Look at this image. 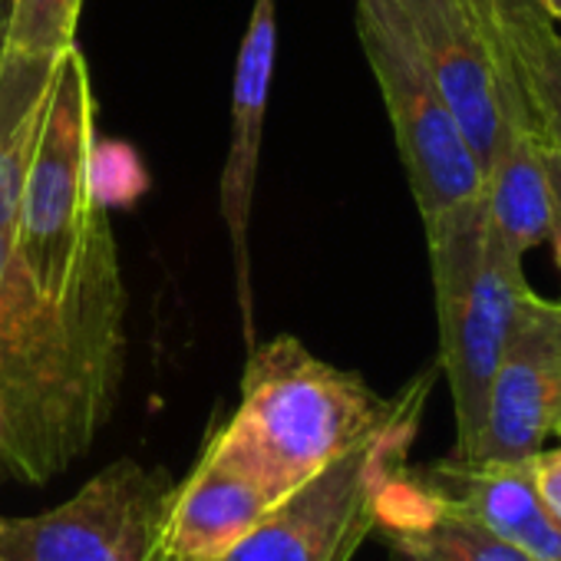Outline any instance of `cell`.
I'll return each mask as SVG.
<instances>
[{"label": "cell", "mask_w": 561, "mask_h": 561, "mask_svg": "<svg viewBox=\"0 0 561 561\" xmlns=\"http://www.w3.org/2000/svg\"><path fill=\"white\" fill-rule=\"evenodd\" d=\"M357 37L380 87L423 225L482 195V165L393 0H357Z\"/></svg>", "instance_id": "8992f818"}, {"label": "cell", "mask_w": 561, "mask_h": 561, "mask_svg": "<svg viewBox=\"0 0 561 561\" xmlns=\"http://www.w3.org/2000/svg\"><path fill=\"white\" fill-rule=\"evenodd\" d=\"M541 8L548 11V18H561V0H541Z\"/></svg>", "instance_id": "7402d4cb"}, {"label": "cell", "mask_w": 561, "mask_h": 561, "mask_svg": "<svg viewBox=\"0 0 561 561\" xmlns=\"http://www.w3.org/2000/svg\"><path fill=\"white\" fill-rule=\"evenodd\" d=\"M554 21V31H558V37H561V18H551Z\"/></svg>", "instance_id": "603a6c76"}, {"label": "cell", "mask_w": 561, "mask_h": 561, "mask_svg": "<svg viewBox=\"0 0 561 561\" xmlns=\"http://www.w3.org/2000/svg\"><path fill=\"white\" fill-rule=\"evenodd\" d=\"M416 476L443 505L476 518L535 561H561V518L538 492L535 456L518 462H469L453 456Z\"/></svg>", "instance_id": "7c38bea8"}, {"label": "cell", "mask_w": 561, "mask_h": 561, "mask_svg": "<svg viewBox=\"0 0 561 561\" xmlns=\"http://www.w3.org/2000/svg\"><path fill=\"white\" fill-rule=\"evenodd\" d=\"M83 0H14L8 54L31 60H60L77 47Z\"/></svg>", "instance_id": "e0dca14e"}, {"label": "cell", "mask_w": 561, "mask_h": 561, "mask_svg": "<svg viewBox=\"0 0 561 561\" xmlns=\"http://www.w3.org/2000/svg\"><path fill=\"white\" fill-rule=\"evenodd\" d=\"M0 430H4V420H0Z\"/></svg>", "instance_id": "cb8c5ba5"}, {"label": "cell", "mask_w": 561, "mask_h": 561, "mask_svg": "<svg viewBox=\"0 0 561 561\" xmlns=\"http://www.w3.org/2000/svg\"><path fill=\"white\" fill-rule=\"evenodd\" d=\"M277 60V0H254L251 21L234 60V83H231V142L221 169V218L234 251L238 271V305L244 318L248 347L254 344V321H251V277H248V225H251V202H254V179H257V152L264 133V113L274 80Z\"/></svg>", "instance_id": "8fae6325"}, {"label": "cell", "mask_w": 561, "mask_h": 561, "mask_svg": "<svg viewBox=\"0 0 561 561\" xmlns=\"http://www.w3.org/2000/svg\"><path fill=\"white\" fill-rule=\"evenodd\" d=\"M0 60H4V57H0Z\"/></svg>", "instance_id": "d4e9b609"}, {"label": "cell", "mask_w": 561, "mask_h": 561, "mask_svg": "<svg viewBox=\"0 0 561 561\" xmlns=\"http://www.w3.org/2000/svg\"><path fill=\"white\" fill-rule=\"evenodd\" d=\"M126 367V285L106 205L64 298L44 295L0 231V476L44 485L90 453Z\"/></svg>", "instance_id": "6da1fadb"}, {"label": "cell", "mask_w": 561, "mask_h": 561, "mask_svg": "<svg viewBox=\"0 0 561 561\" xmlns=\"http://www.w3.org/2000/svg\"><path fill=\"white\" fill-rule=\"evenodd\" d=\"M433 377V370H423L410 380L400 413L374 439L344 453L288 492L248 538L215 561H354L367 535L377 528V499L387 479L407 466ZM149 561L172 558L156 545Z\"/></svg>", "instance_id": "5b68a950"}, {"label": "cell", "mask_w": 561, "mask_h": 561, "mask_svg": "<svg viewBox=\"0 0 561 561\" xmlns=\"http://www.w3.org/2000/svg\"><path fill=\"white\" fill-rule=\"evenodd\" d=\"M561 433V305L525 298L499 357L469 462H518Z\"/></svg>", "instance_id": "ba28073f"}, {"label": "cell", "mask_w": 561, "mask_h": 561, "mask_svg": "<svg viewBox=\"0 0 561 561\" xmlns=\"http://www.w3.org/2000/svg\"><path fill=\"white\" fill-rule=\"evenodd\" d=\"M423 228L439 321V367L456 413L453 456L469 459L485 423L499 357L531 288L522 257L492 231L482 195Z\"/></svg>", "instance_id": "3957f363"}, {"label": "cell", "mask_w": 561, "mask_h": 561, "mask_svg": "<svg viewBox=\"0 0 561 561\" xmlns=\"http://www.w3.org/2000/svg\"><path fill=\"white\" fill-rule=\"evenodd\" d=\"M175 482L116 459L73 499L37 515H0V561H149Z\"/></svg>", "instance_id": "52a82bcc"}, {"label": "cell", "mask_w": 561, "mask_h": 561, "mask_svg": "<svg viewBox=\"0 0 561 561\" xmlns=\"http://www.w3.org/2000/svg\"><path fill=\"white\" fill-rule=\"evenodd\" d=\"M545 165H548V182H551V228H548V241H551L554 261L561 267V152L545 146Z\"/></svg>", "instance_id": "d6986e66"}, {"label": "cell", "mask_w": 561, "mask_h": 561, "mask_svg": "<svg viewBox=\"0 0 561 561\" xmlns=\"http://www.w3.org/2000/svg\"><path fill=\"white\" fill-rule=\"evenodd\" d=\"M443 100L485 169L502 133L505 77L469 0H393Z\"/></svg>", "instance_id": "9c48e42d"}, {"label": "cell", "mask_w": 561, "mask_h": 561, "mask_svg": "<svg viewBox=\"0 0 561 561\" xmlns=\"http://www.w3.org/2000/svg\"><path fill=\"white\" fill-rule=\"evenodd\" d=\"M380 397L360 374L314 357L285 334L251 344L234 416L215 426V439L264 476L280 495L374 439L403 407Z\"/></svg>", "instance_id": "7a4b0ae2"}, {"label": "cell", "mask_w": 561, "mask_h": 561, "mask_svg": "<svg viewBox=\"0 0 561 561\" xmlns=\"http://www.w3.org/2000/svg\"><path fill=\"white\" fill-rule=\"evenodd\" d=\"M495 60L528 123L548 149L561 152V37L541 4L485 24Z\"/></svg>", "instance_id": "9a60e30c"}, {"label": "cell", "mask_w": 561, "mask_h": 561, "mask_svg": "<svg viewBox=\"0 0 561 561\" xmlns=\"http://www.w3.org/2000/svg\"><path fill=\"white\" fill-rule=\"evenodd\" d=\"M100 208L90 64L80 47H70L54 64L47 110L11 234L18 261L44 295L64 298L73 288Z\"/></svg>", "instance_id": "277c9868"}, {"label": "cell", "mask_w": 561, "mask_h": 561, "mask_svg": "<svg viewBox=\"0 0 561 561\" xmlns=\"http://www.w3.org/2000/svg\"><path fill=\"white\" fill-rule=\"evenodd\" d=\"M535 482L548 508L561 518V446L535 453Z\"/></svg>", "instance_id": "ac0fdd59"}, {"label": "cell", "mask_w": 561, "mask_h": 561, "mask_svg": "<svg viewBox=\"0 0 561 561\" xmlns=\"http://www.w3.org/2000/svg\"><path fill=\"white\" fill-rule=\"evenodd\" d=\"M57 60L4 54L0 60V231L14 234L21 188L41 136Z\"/></svg>", "instance_id": "2e32d148"}, {"label": "cell", "mask_w": 561, "mask_h": 561, "mask_svg": "<svg viewBox=\"0 0 561 561\" xmlns=\"http://www.w3.org/2000/svg\"><path fill=\"white\" fill-rule=\"evenodd\" d=\"M469 4L476 8L479 21H482V27H485V24H492L495 18H502V14L535 8V4H541V0H469Z\"/></svg>", "instance_id": "ffe728a7"}, {"label": "cell", "mask_w": 561, "mask_h": 561, "mask_svg": "<svg viewBox=\"0 0 561 561\" xmlns=\"http://www.w3.org/2000/svg\"><path fill=\"white\" fill-rule=\"evenodd\" d=\"M482 202L492 231L512 254L525 257V251L548 241L551 182L545 165V142L528 123L508 80H505L502 133L482 169Z\"/></svg>", "instance_id": "4fadbf2b"}, {"label": "cell", "mask_w": 561, "mask_h": 561, "mask_svg": "<svg viewBox=\"0 0 561 561\" xmlns=\"http://www.w3.org/2000/svg\"><path fill=\"white\" fill-rule=\"evenodd\" d=\"M397 561H535L476 518L443 505L413 469H397L377 499V528Z\"/></svg>", "instance_id": "5bb4252c"}, {"label": "cell", "mask_w": 561, "mask_h": 561, "mask_svg": "<svg viewBox=\"0 0 561 561\" xmlns=\"http://www.w3.org/2000/svg\"><path fill=\"white\" fill-rule=\"evenodd\" d=\"M11 11L14 0H0V57L8 54V31H11Z\"/></svg>", "instance_id": "44dd1931"}, {"label": "cell", "mask_w": 561, "mask_h": 561, "mask_svg": "<svg viewBox=\"0 0 561 561\" xmlns=\"http://www.w3.org/2000/svg\"><path fill=\"white\" fill-rule=\"evenodd\" d=\"M280 499L264 476L208 433L198 462L172 492L159 545L172 561H215L248 538Z\"/></svg>", "instance_id": "30bf717a"}]
</instances>
